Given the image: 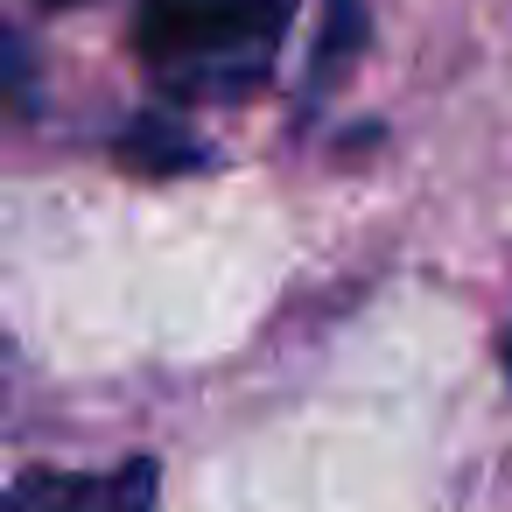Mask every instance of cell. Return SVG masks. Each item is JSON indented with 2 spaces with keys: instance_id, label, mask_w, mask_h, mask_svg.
<instances>
[{
  "instance_id": "3957f363",
  "label": "cell",
  "mask_w": 512,
  "mask_h": 512,
  "mask_svg": "<svg viewBox=\"0 0 512 512\" xmlns=\"http://www.w3.org/2000/svg\"><path fill=\"white\" fill-rule=\"evenodd\" d=\"M43 8H71V0H43Z\"/></svg>"
},
{
  "instance_id": "6da1fadb",
  "label": "cell",
  "mask_w": 512,
  "mask_h": 512,
  "mask_svg": "<svg viewBox=\"0 0 512 512\" xmlns=\"http://www.w3.org/2000/svg\"><path fill=\"white\" fill-rule=\"evenodd\" d=\"M288 36V0H141L134 43L176 99H246Z\"/></svg>"
},
{
  "instance_id": "7a4b0ae2",
  "label": "cell",
  "mask_w": 512,
  "mask_h": 512,
  "mask_svg": "<svg viewBox=\"0 0 512 512\" xmlns=\"http://www.w3.org/2000/svg\"><path fill=\"white\" fill-rule=\"evenodd\" d=\"M8 512H155V463L134 456L113 470H22Z\"/></svg>"
}]
</instances>
